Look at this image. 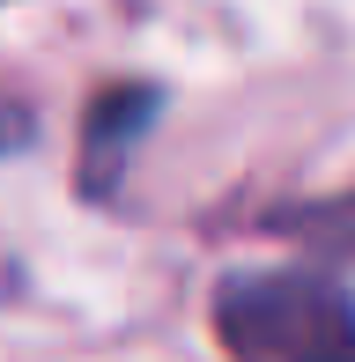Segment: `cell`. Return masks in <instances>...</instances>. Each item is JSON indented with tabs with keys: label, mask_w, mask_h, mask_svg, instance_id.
Listing matches in <instances>:
<instances>
[{
	"label": "cell",
	"mask_w": 355,
	"mask_h": 362,
	"mask_svg": "<svg viewBox=\"0 0 355 362\" xmlns=\"http://www.w3.org/2000/svg\"><path fill=\"white\" fill-rule=\"evenodd\" d=\"M215 333L237 362H355V296L326 274H237Z\"/></svg>",
	"instance_id": "cell-1"
},
{
	"label": "cell",
	"mask_w": 355,
	"mask_h": 362,
	"mask_svg": "<svg viewBox=\"0 0 355 362\" xmlns=\"http://www.w3.org/2000/svg\"><path fill=\"white\" fill-rule=\"evenodd\" d=\"M156 111H163V89H149V81L104 89L89 104V126H82V192L89 200H104V192L126 177V156H134L141 134L156 126Z\"/></svg>",
	"instance_id": "cell-2"
},
{
	"label": "cell",
	"mask_w": 355,
	"mask_h": 362,
	"mask_svg": "<svg viewBox=\"0 0 355 362\" xmlns=\"http://www.w3.org/2000/svg\"><path fill=\"white\" fill-rule=\"evenodd\" d=\"M296 237H311L318 252H341V259H355V200H326V207H303L296 222Z\"/></svg>",
	"instance_id": "cell-3"
},
{
	"label": "cell",
	"mask_w": 355,
	"mask_h": 362,
	"mask_svg": "<svg viewBox=\"0 0 355 362\" xmlns=\"http://www.w3.org/2000/svg\"><path fill=\"white\" fill-rule=\"evenodd\" d=\"M30 141H37V119H30V104L0 89V156H23Z\"/></svg>",
	"instance_id": "cell-4"
}]
</instances>
